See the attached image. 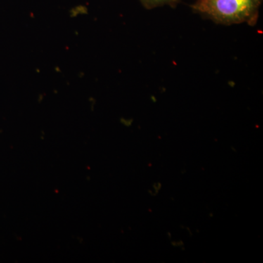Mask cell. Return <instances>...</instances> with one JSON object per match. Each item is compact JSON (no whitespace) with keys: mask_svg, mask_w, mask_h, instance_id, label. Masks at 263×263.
<instances>
[{"mask_svg":"<svg viewBox=\"0 0 263 263\" xmlns=\"http://www.w3.org/2000/svg\"><path fill=\"white\" fill-rule=\"evenodd\" d=\"M181 0H141L142 4L147 9L157 8L163 5H170L171 7H175Z\"/></svg>","mask_w":263,"mask_h":263,"instance_id":"obj_2","label":"cell"},{"mask_svg":"<svg viewBox=\"0 0 263 263\" xmlns=\"http://www.w3.org/2000/svg\"><path fill=\"white\" fill-rule=\"evenodd\" d=\"M161 187H162V185H161L160 183H156L153 185V186H152V190H149V193L153 191L154 193L152 194V195H156L159 193Z\"/></svg>","mask_w":263,"mask_h":263,"instance_id":"obj_3","label":"cell"},{"mask_svg":"<svg viewBox=\"0 0 263 263\" xmlns=\"http://www.w3.org/2000/svg\"><path fill=\"white\" fill-rule=\"evenodd\" d=\"M261 3L262 0H197L192 8L217 24L255 25Z\"/></svg>","mask_w":263,"mask_h":263,"instance_id":"obj_1","label":"cell"}]
</instances>
